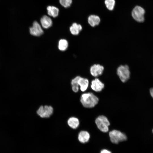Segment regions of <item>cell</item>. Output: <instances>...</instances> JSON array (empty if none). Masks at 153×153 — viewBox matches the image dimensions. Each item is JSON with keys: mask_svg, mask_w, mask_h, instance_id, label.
I'll use <instances>...</instances> for the list:
<instances>
[{"mask_svg": "<svg viewBox=\"0 0 153 153\" xmlns=\"http://www.w3.org/2000/svg\"><path fill=\"white\" fill-rule=\"evenodd\" d=\"M80 101L84 107L92 108L97 104L99 99L92 93L88 92L84 93L81 95Z\"/></svg>", "mask_w": 153, "mask_h": 153, "instance_id": "obj_1", "label": "cell"}, {"mask_svg": "<svg viewBox=\"0 0 153 153\" xmlns=\"http://www.w3.org/2000/svg\"><path fill=\"white\" fill-rule=\"evenodd\" d=\"M95 123L98 128L101 131L105 133L108 131L110 123L108 118L105 116H98L95 120Z\"/></svg>", "mask_w": 153, "mask_h": 153, "instance_id": "obj_2", "label": "cell"}, {"mask_svg": "<svg viewBox=\"0 0 153 153\" xmlns=\"http://www.w3.org/2000/svg\"><path fill=\"white\" fill-rule=\"evenodd\" d=\"M111 141L114 144H118L120 142L126 141L127 139L126 135L118 130L114 129L109 133Z\"/></svg>", "mask_w": 153, "mask_h": 153, "instance_id": "obj_3", "label": "cell"}, {"mask_svg": "<svg viewBox=\"0 0 153 153\" xmlns=\"http://www.w3.org/2000/svg\"><path fill=\"white\" fill-rule=\"evenodd\" d=\"M117 74L121 81L125 82L129 78L130 71L128 66L127 65H121L117 69Z\"/></svg>", "mask_w": 153, "mask_h": 153, "instance_id": "obj_4", "label": "cell"}, {"mask_svg": "<svg viewBox=\"0 0 153 153\" xmlns=\"http://www.w3.org/2000/svg\"><path fill=\"white\" fill-rule=\"evenodd\" d=\"M145 10L141 7L137 6L132 10L131 15L133 18L139 22H143L144 20Z\"/></svg>", "mask_w": 153, "mask_h": 153, "instance_id": "obj_5", "label": "cell"}, {"mask_svg": "<svg viewBox=\"0 0 153 153\" xmlns=\"http://www.w3.org/2000/svg\"><path fill=\"white\" fill-rule=\"evenodd\" d=\"M53 109L50 106H41L37 111V114L42 118L49 117L52 114Z\"/></svg>", "mask_w": 153, "mask_h": 153, "instance_id": "obj_6", "label": "cell"}, {"mask_svg": "<svg viewBox=\"0 0 153 153\" xmlns=\"http://www.w3.org/2000/svg\"><path fill=\"white\" fill-rule=\"evenodd\" d=\"M30 34L35 36H39L43 33V30L40 25L37 21H34L33 26L29 28Z\"/></svg>", "mask_w": 153, "mask_h": 153, "instance_id": "obj_7", "label": "cell"}, {"mask_svg": "<svg viewBox=\"0 0 153 153\" xmlns=\"http://www.w3.org/2000/svg\"><path fill=\"white\" fill-rule=\"evenodd\" d=\"M104 70L103 66L99 64H94L91 67L90 71L93 76L97 77L102 74Z\"/></svg>", "mask_w": 153, "mask_h": 153, "instance_id": "obj_8", "label": "cell"}, {"mask_svg": "<svg viewBox=\"0 0 153 153\" xmlns=\"http://www.w3.org/2000/svg\"><path fill=\"white\" fill-rule=\"evenodd\" d=\"M91 87L94 91L100 92L104 88V84L99 79L96 78L92 81Z\"/></svg>", "mask_w": 153, "mask_h": 153, "instance_id": "obj_9", "label": "cell"}, {"mask_svg": "<svg viewBox=\"0 0 153 153\" xmlns=\"http://www.w3.org/2000/svg\"><path fill=\"white\" fill-rule=\"evenodd\" d=\"M40 22L42 27L44 28L47 29L52 25V22L51 18L48 16L44 15L41 18Z\"/></svg>", "mask_w": 153, "mask_h": 153, "instance_id": "obj_10", "label": "cell"}, {"mask_svg": "<svg viewBox=\"0 0 153 153\" xmlns=\"http://www.w3.org/2000/svg\"><path fill=\"white\" fill-rule=\"evenodd\" d=\"M90 137V134L87 131H82L78 133V139L81 143H85L88 141Z\"/></svg>", "mask_w": 153, "mask_h": 153, "instance_id": "obj_11", "label": "cell"}, {"mask_svg": "<svg viewBox=\"0 0 153 153\" xmlns=\"http://www.w3.org/2000/svg\"><path fill=\"white\" fill-rule=\"evenodd\" d=\"M88 20L90 25L92 27H94L99 24L100 19L98 16L91 15L88 17Z\"/></svg>", "mask_w": 153, "mask_h": 153, "instance_id": "obj_12", "label": "cell"}, {"mask_svg": "<svg viewBox=\"0 0 153 153\" xmlns=\"http://www.w3.org/2000/svg\"><path fill=\"white\" fill-rule=\"evenodd\" d=\"M78 83L80 86V90L84 92L87 89L89 85V81L87 79L80 76Z\"/></svg>", "mask_w": 153, "mask_h": 153, "instance_id": "obj_13", "label": "cell"}, {"mask_svg": "<svg viewBox=\"0 0 153 153\" xmlns=\"http://www.w3.org/2000/svg\"><path fill=\"white\" fill-rule=\"evenodd\" d=\"M82 29V26L80 24L76 23H73L70 27V31L71 33L74 35H77L79 34Z\"/></svg>", "mask_w": 153, "mask_h": 153, "instance_id": "obj_14", "label": "cell"}, {"mask_svg": "<svg viewBox=\"0 0 153 153\" xmlns=\"http://www.w3.org/2000/svg\"><path fill=\"white\" fill-rule=\"evenodd\" d=\"M47 10L48 14L53 18H56L58 15L59 9L57 7L49 6L47 7Z\"/></svg>", "mask_w": 153, "mask_h": 153, "instance_id": "obj_15", "label": "cell"}, {"mask_svg": "<svg viewBox=\"0 0 153 153\" xmlns=\"http://www.w3.org/2000/svg\"><path fill=\"white\" fill-rule=\"evenodd\" d=\"M67 124L69 126L72 128L76 129L79 126V121L77 118L72 117L68 119Z\"/></svg>", "mask_w": 153, "mask_h": 153, "instance_id": "obj_16", "label": "cell"}, {"mask_svg": "<svg viewBox=\"0 0 153 153\" xmlns=\"http://www.w3.org/2000/svg\"><path fill=\"white\" fill-rule=\"evenodd\" d=\"M80 76H77L73 79L71 81L72 89L73 91L75 92H77L79 89L78 83V79Z\"/></svg>", "mask_w": 153, "mask_h": 153, "instance_id": "obj_17", "label": "cell"}, {"mask_svg": "<svg viewBox=\"0 0 153 153\" xmlns=\"http://www.w3.org/2000/svg\"><path fill=\"white\" fill-rule=\"evenodd\" d=\"M68 46V42L65 39H61L59 42L58 48L61 51H64L67 48Z\"/></svg>", "mask_w": 153, "mask_h": 153, "instance_id": "obj_18", "label": "cell"}, {"mask_svg": "<svg viewBox=\"0 0 153 153\" xmlns=\"http://www.w3.org/2000/svg\"><path fill=\"white\" fill-rule=\"evenodd\" d=\"M105 3L107 8L110 10H112L115 4V0H105Z\"/></svg>", "mask_w": 153, "mask_h": 153, "instance_id": "obj_19", "label": "cell"}, {"mask_svg": "<svg viewBox=\"0 0 153 153\" xmlns=\"http://www.w3.org/2000/svg\"><path fill=\"white\" fill-rule=\"evenodd\" d=\"M60 4L65 8L69 7L72 3V0H59Z\"/></svg>", "mask_w": 153, "mask_h": 153, "instance_id": "obj_20", "label": "cell"}, {"mask_svg": "<svg viewBox=\"0 0 153 153\" xmlns=\"http://www.w3.org/2000/svg\"><path fill=\"white\" fill-rule=\"evenodd\" d=\"M100 153H112L111 152L106 149L102 150L100 152Z\"/></svg>", "mask_w": 153, "mask_h": 153, "instance_id": "obj_21", "label": "cell"}, {"mask_svg": "<svg viewBox=\"0 0 153 153\" xmlns=\"http://www.w3.org/2000/svg\"><path fill=\"white\" fill-rule=\"evenodd\" d=\"M150 95L153 98V88H150Z\"/></svg>", "mask_w": 153, "mask_h": 153, "instance_id": "obj_22", "label": "cell"}, {"mask_svg": "<svg viewBox=\"0 0 153 153\" xmlns=\"http://www.w3.org/2000/svg\"><path fill=\"white\" fill-rule=\"evenodd\" d=\"M152 132L153 133V129L152 130Z\"/></svg>", "mask_w": 153, "mask_h": 153, "instance_id": "obj_23", "label": "cell"}]
</instances>
